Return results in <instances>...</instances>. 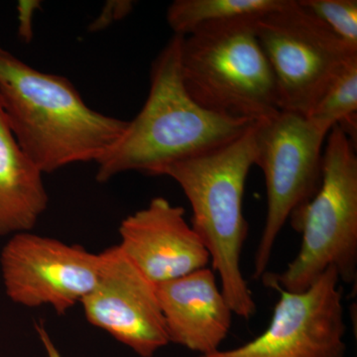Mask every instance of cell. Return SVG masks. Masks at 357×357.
<instances>
[{"mask_svg":"<svg viewBox=\"0 0 357 357\" xmlns=\"http://www.w3.org/2000/svg\"><path fill=\"white\" fill-rule=\"evenodd\" d=\"M0 105L18 145L43 174L98 164L128 124L89 107L67 77L40 72L3 48Z\"/></svg>","mask_w":357,"mask_h":357,"instance_id":"cell-1","label":"cell"},{"mask_svg":"<svg viewBox=\"0 0 357 357\" xmlns=\"http://www.w3.org/2000/svg\"><path fill=\"white\" fill-rule=\"evenodd\" d=\"M182 40L174 35L155 59L146 102L98 162V182L131 171L160 176L165 167L236 139L255 123L213 114L192 100L181 74Z\"/></svg>","mask_w":357,"mask_h":357,"instance_id":"cell-2","label":"cell"},{"mask_svg":"<svg viewBox=\"0 0 357 357\" xmlns=\"http://www.w3.org/2000/svg\"><path fill=\"white\" fill-rule=\"evenodd\" d=\"M255 123L236 139L171 164L160 173L184 192L191 204V227L208 250L223 296L234 314L244 319L252 318L257 310L241 271L248 234L244 189L255 165Z\"/></svg>","mask_w":357,"mask_h":357,"instance_id":"cell-3","label":"cell"},{"mask_svg":"<svg viewBox=\"0 0 357 357\" xmlns=\"http://www.w3.org/2000/svg\"><path fill=\"white\" fill-rule=\"evenodd\" d=\"M255 20L206 26L183 37V84L203 109L255 122L280 112L276 81L256 37Z\"/></svg>","mask_w":357,"mask_h":357,"instance_id":"cell-4","label":"cell"},{"mask_svg":"<svg viewBox=\"0 0 357 357\" xmlns=\"http://www.w3.org/2000/svg\"><path fill=\"white\" fill-rule=\"evenodd\" d=\"M292 225L302 234L299 252L281 273L263 275L265 286L302 292L328 268L340 282L356 283L357 156L340 126L328 133L319 191Z\"/></svg>","mask_w":357,"mask_h":357,"instance_id":"cell-5","label":"cell"},{"mask_svg":"<svg viewBox=\"0 0 357 357\" xmlns=\"http://www.w3.org/2000/svg\"><path fill=\"white\" fill-rule=\"evenodd\" d=\"M331 129L285 110L255 123V165L264 174L267 194L266 218L255 258L256 280L266 273L286 222L299 217L319 191L324 142Z\"/></svg>","mask_w":357,"mask_h":357,"instance_id":"cell-6","label":"cell"},{"mask_svg":"<svg viewBox=\"0 0 357 357\" xmlns=\"http://www.w3.org/2000/svg\"><path fill=\"white\" fill-rule=\"evenodd\" d=\"M281 110L307 116L357 51L338 38L298 0L255 20Z\"/></svg>","mask_w":357,"mask_h":357,"instance_id":"cell-7","label":"cell"},{"mask_svg":"<svg viewBox=\"0 0 357 357\" xmlns=\"http://www.w3.org/2000/svg\"><path fill=\"white\" fill-rule=\"evenodd\" d=\"M100 253L32 231L9 237L0 270L9 300L26 307H51L65 314L96 287Z\"/></svg>","mask_w":357,"mask_h":357,"instance_id":"cell-8","label":"cell"},{"mask_svg":"<svg viewBox=\"0 0 357 357\" xmlns=\"http://www.w3.org/2000/svg\"><path fill=\"white\" fill-rule=\"evenodd\" d=\"M275 291L280 298L259 337L199 357H345L344 292L335 268L302 292Z\"/></svg>","mask_w":357,"mask_h":357,"instance_id":"cell-9","label":"cell"},{"mask_svg":"<svg viewBox=\"0 0 357 357\" xmlns=\"http://www.w3.org/2000/svg\"><path fill=\"white\" fill-rule=\"evenodd\" d=\"M100 278L81 305L91 325L140 357H153L169 344L156 285L148 280L119 245L100 252Z\"/></svg>","mask_w":357,"mask_h":357,"instance_id":"cell-10","label":"cell"},{"mask_svg":"<svg viewBox=\"0 0 357 357\" xmlns=\"http://www.w3.org/2000/svg\"><path fill=\"white\" fill-rule=\"evenodd\" d=\"M123 255L158 285L208 267V250L185 218L182 206L163 197L124 218L119 227Z\"/></svg>","mask_w":357,"mask_h":357,"instance_id":"cell-11","label":"cell"},{"mask_svg":"<svg viewBox=\"0 0 357 357\" xmlns=\"http://www.w3.org/2000/svg\"><path fill=\"white\" fill-rule=\"evenodd\" d=\"M156 291L169 342L199 356L220 351L231 328L234 312L211 268L160 283Z\"/></svg>","mask_w":357,"mask_h":357,"instance_id":"cell-12","label":"cell"},{"mask_svg":"<svg viewBox=\"0 0 357 357\" xmlns=\"http://www.w3.org/2000/svg\"><path fill=\"white\" fill-rule=\"evenodd\" d=\"M43 175L18 145L0 105V236L34 229L48 206Z\"/></svg>","mask_w":357,"mask_h":357,"instance_id":"cell-13","label":"cell"},{"mask_svg":"<svg viewBox=\"0 0 357 357\" xmlns=\"http://www.w3.org/2000/svg\"><path fill=\"white\" fill-rule=\"evenodd\" d=\"M288 0H176L167 11L174 35L185 37L206 26L256 20L277 10Z\"/></svg>","mask_w":357,"mask_h":357,"instance_id":"cell-14","label":"cell"},{"mask_svg":"<svg viewBox=\"0 0 357 357\" xmlns=\"http://www.w3.org/2000/svg\"><path fill=\"white\" fill-rule=\"evenodd\" d=\"M307 117L323 126L342 128L352 142L357 131V58L340 72Z\"/></svg>","mask_w":357,"mask_h":357,"instance_id":"cell-15","label":"cell"},{"mask_svg":"<svg viewBox=\"0 0 357 357\" xmlns=\"http://www.w3.org/2000/svg\"><path fill=\"white\" fill-rule=\"evenodd\" d=\"M321 22L357 51L356 0H298Z\"/></svg>","mask_w":357,"mask_h":357,"instance_id":"cell-16","label":"cell"},{"mask_svg":"<svg viewBox=\"0 0 357 357\" xmlns=\"http://www.w3.org/2000/svg\"><path fill=\"white\" fill-rule=\"evenodd\" d=\"M133 7L132 1H114L109 2L105 7L102 15L98 21L91 26V29L100 30L105 28V26L112 23V21L121 20L124 16L130 13Z\"/></svg>","mask_w":357,"mask_h":357,"instance_id":"cell-17","label":"cell"},{"mask_svg":"<svg viewBox=\"0 0 357 357\" xmlns=\"http://www.w3.org/2000/svg\"><path fill=\"white\" fill-rule=\"evenodd\" d=\"M37 333H38L40 340H41L42 344L44 345L45 351H46L47 357H62L60 351L54 344L53 340L45 328L44 324L42 321L37 323L36 325Z\"/></svg>","mask_w":357,"mask_h":357,"instance_id":"cell-18","label":"cell"}]
</instances>
